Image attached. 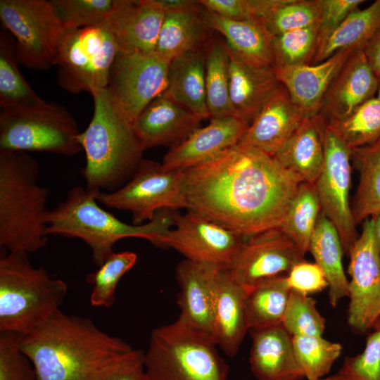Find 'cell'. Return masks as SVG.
Listing matches in <instances>:
<instances>
[{
    "instance_id": "obj_1",
    "label": "cell",
    "mask_w": 380,
    "mask_h": 380,
    "mask_svg": "<svg viewBox=\"0 0 380 380\" xmlns=\"http://www.w3.org/2000/svg\"><path fill=\"white\" fill-rule=\"evenodd\" d=\"M300 183L273 157L238 144L184 170L187 210L242 236L279 227Z\"/></svg>"
},
{
    "instance_id": "obj_2",
    "label": "cell",
    "mask_w": 380,
    "mask_h": 380,
    "mask_svg": "<svg viewBox=\"0 0 380 380\" xmlns=\"http://www.w3.org/2000/svg\"><path fill=\"white\" fill-rule=\"evenodd\" d=\"M36 380H101L120 369L133 349L89 318L58 311L34 332L20 336Z\"/></svg>"
},
{
    "instance_id": "obj_3",
    "label": "cell",
    "mask_w": 380,
    "mask_h": 380,
    "mask_svg": "<svg viewBox=\"0 0 380 380\" xmlns=\"http://www.w3.org/2000/svg\"><path fill=\"white\" fill-rule=\"evenodd\" d=\"M93 116L80 133V142L85 153L82 174L86 188L94 191H114L134 175L144 148L133 123L113 99L107 88L91 93Z\"/></svg>"
},
{
    "instance_id": "obj_4",
    "label": "cell",
    "mask_w": 380,
    "mask_h": 380,
    "mask_svg": "<svg viewBox=\"0 0 380 380\" xmlns=\"http://www.w3.org/2000/svg\"><path fill=\"white\" fill-rule=\"evenodd\" d=\"M39 165L25 152L0 149V246L34 253L47 243L49 189L40 185Z\"/></svg>"
},
{
    "instance_id": "obj_5",
    "label": "cell",
    "mask_w": 380,
    "mask_h": 380,
    "mask_svg": "<svg viewBox=\"0 0 380 380\" xmlns=\"http://www.w3.org/2000/svg\"><path fill=\"white\" fill-rule=\"evenodd\" d=\"M97 192L80 186L71 189L63 201L49 210L46 228V236L82 240L97 266L114 253L118 241L135 237L154 245L159 235L174 226L176 210L170 209L158 211L153 220L142 224L124 222L98 205Z\"/></svg>"
},
{
    "instance_id": "obj_6",
    "label": "cell",
    "mask_w": 380,
    "mask_h": 380,
    "mask_svg": "<svg viewBox=\"0 0 380 380\" xmlns=\"http://www.w3.org/2000/svg\"><path fill=\"white\" fill-rule=\"evenodd\" d=\"M67 292V284L33 266L27 252L6 251L0 258V333L34 332L60 310Z\"/></svg>"
},
{
    "instance_id": "obj_7",
    "label": "cell",
    "mask_w": 380,
    "mask_h": 380,
    "mask_svg": "<svg viewBox=\"0 0 380 380\" xmlns=\"http://www.w3.org/2000/svg\"><path fill=\"white\" fill-rule=\"evenodd\" d=\"M208 334L180 319L155 329L144 353L149 380H227L229 367Z\"/></svg>"
},
{
    "instance_id": "obj_8",
    "label": "cell",
    "mask_w": 380,
    "mask_h": 380,
    "mask_svg": "<svg viewBox=\"0 0 380 380\" xmlns=\"http://www.w3.org/2000/svg\"><path fill=\"white\" fill-rule=\"evenodd\" d=\"M80 133L72 115L53 103L0 113V149L70 156L82 150Z\"/></svg>"
},
{
    "instance_id": "obj_9",
    "label": "cell",
    "mask_w": 380,
    "mask_h": 380,
    "mask_svg": "<svg viewBox=\"0 0 380 380\" xmlns=\"http://www.w3.org/2000/svg\"><path fill=\"white\" fill-rule=\"evenodd\" d=\"M118 52L106 23L66 30L55 64L58 84L72 94L106 88Z\"/></svg>"
},
{
    "instance_id": "obj_10",
    "label": "cell",
    "mask_w": 380,
    "mask_h": 380,
    "mask_svg": "<svg viewBox=\"0 0 380 380\" xmlns=\"http://www.w3.org/2000/svg\"><path fill=\"white\" fill-rule=\"evenodd\" d=\"M0 18L15 40L19 63L37 70L55 65L65 30L50 1L1 0Z\"/></svg>"
},
{
    "instance_id": "obj_11",
    "label": "cell",
    "mask_w": 380,
    "mask_h": 380,
    "mask_svg": "<svg viewBox=\"0 0 380 380\" xmlns=\"http://www.w3.org/2000/svg\"><path fill=\"white\" fill-rule=\"evenodd\" d=\"M184 170H169L161 163L143 159L133 177L120 189L99 191L98 202L132 214V224L151 221L163 209L186 208L182 190Z\"/></svg>"
},
{
    "instance_id": "obj_12",
    "label": "cell",
    "mask_w": 380,
    "mask_h": 380,
    "mask_svg": "<svg viewBox=\"0 0 380 380\" xmlns=\"http://www.w3.org/2000/svg\"><path fill=\"white\" fill-rule=\"evenodd\" d=\"M348 256L347 321L354 332L365 334L380 323V248L372 217L363 222L361 234Z\"/></svg>"
},
{
    "instance_id": "obj_13",
    "label": "cell",
    "mask_w": 380,
    "mask_h": 380,
    "mask_svg": "<svg viewBox=\"0 0 380 380\" xmlns=\"http://www.w3.org/2000/svg\"><path fill=\"white\" fill-rule=\"evenodd\" d=\"M170 63L155 52H118L106 88L132 123L166 91Z\"/></svg>"
},
{
    "instance_id": "obj_14",
    "label": "cell",
    "mask_w": 380,
    "mask_h": 380,
    "mask_svg": "<svg viewBox=\"0 0 380 380\" xmlns=\"http://www.w3.org/2000/svg\"><path fill=\"white\" fill-rule=\"evenodd\" d=\"M351 148L327 125L322 170L313 184L322 212L336 227L343 252L348 255L357 236L349 201L351 185Z\"/></svg>"
},
{
    "instance_id": "obj_15",
    "label": "cell",
    "mask_w": 380,
    "mask_h": 380,
    "mask_svg": "<svg viewBox=\"0 0 380 380\" xmlns=\"http://www.w3.org/2000/svg\"><path fill=\"white\" fill-rule=\"evenodd\" d=\"M245 236L188 210L175 213L174 226L159 235L155 246L170 248L192 261L226 270Z\"/></svg>"
},
{
    "instance_id": "obj_16",
    "label": "cell",
    "mask_w": 380,
    "mask_h": 380,
    "mask_svg": "<svg viewBox=\"0 0 380 380\" xmlns=\"http://www.w3.org/2000/svg\"><path fill=\"white\" fill-rule=\"evenodd\" d=\"M304 257L286 234L274 227L245 236L226 270L248 291L264 280L286 275Z\"/></svg>"
},
{
    "instance_id": "obj_17",
    "label": "cell",
    "mask_w": 380,
    "mask_h": 380,
    "mask_svg": "<svg viewBox=\"0 0 380 380\" xmlns=\"http://www.w3.org/2000/svg\"><path fill=\"white\" fill-rule=\"evenodd\" d=\"M165 13L158 0H114L105 23L119 51L152 53Z\"/></svg>"
},
{
    "instance_id": "obj_18",
    "label": "cell",
    "mask_w": 380,
    "mask_h": 380,
    "mask_svg": "<svg viewBox=\"0 0 380 380\" xmlns=\"http://www.w3.org/2000/svg\"><path fill=\"white\" fill-rule=\"evenodd\" d=\"M249 125L236 116L211 118L208 125L199 127L171 148L161 164L169 170H186L204 164L238 144Z\"/></svg>"
},
{
    "instance_id": "obj_19",
    "label": "cell",
    "mask_w": 380,
    "mask_h": 380,
    "mask_svg": "<svg viewBox=\"0 0 380 380\" xmlns=\"http://www.w3.org/2000/svg\"><path fill=\"white\" fill-rule=\"evenodd\" d=\"M305 118L280 84L254 117L239 144L274 157Z\"/></svg>"
},
{
    "instance_id": "obj_20",
    "label": "cell",
    "mask_w": 380,
    "mask_h": 380,
    "mask_svg": "<svg viewBox=\"0 0 380 380\" xmlns=\"http://www.w3.org/2000/svg\"><path fill=\"white\" fill-rule=\"evenodd\" d=\"M379 77L362 49L354 51L330 84L319 114L330 123L341 120L374 97Z\"/></svg>"
},
{
    "instance_id": "obj_21",
    "label": "cell",
    "mask_w": 380,
    "mask_h": 380,
    "mask_svg": "<svg viewBox=\"0 0 380 380\" xmlns=\"http://www.w3.org/2000/svg\"><path fill=\"white\" fill-rule=\"evenodd\" d=\"M220 270L187 259L180 262L175 270L180 287L177 304L181 312L178 318L210 336Z\"/></svg>"
},
{
    "instance_id": "obj_22",
    "label": "cell",
    "mask_w": 380,
    "mask_h": 380,
    "mask_svg": "<svg viewBox=\"0 0 380 380\" xmlns=\"http://www.w3.org/2000/svg\"><path fill=\"white\" fill-rule=\"evenodd\" d=\"M201 120L165 91L143 110L133 127L144 150L159 146L172 148L198 128Z\"/></svg>"
},
{
    "instance_id": "obj_23",
    "label": "cell",
    "mask_w": 380,
    "mask_h": 380,
    "mask_svg": "<svg viewBox=\"0 0 380 380\" xmlns=\"http://www.w3.org/2000/svg\"><path fill=\"white\" fill-rule=\"evenodd\" d=\"M355 51H338L317 64L274 68L279 82L286 88L292 102L305 118L319 114L330 84Z\"/></svg>"
},
{
    "instance_id": "obj_24",
    "label": "cell",
    "mask_w": 380,
    "mask_h": 380,
    "mask_svg": "<svg viewBox=\"0 0 380 380\" xmlns=\"http://www.w3.org/2000/svg\"><path fill=\"white\" fill-rule=\"evenodd\" d=\"M250 367L258 380H303L305 374L293 352L292 336L282 324L249 330Z\"/></svg>"
},
{
    "instance_id": "obj_25",
    "label": "cell",
    "mask_w": 380,
    "mask_h": 380,
    "mask_svg": "<svg viewBox=\"0 0 380 380\" xmlns=\"http://www.w3.org/2000/svg\"><path fill=\"white\" fill-rule=\"evenodd\" d=\"M246 293L247 291L233 280L226 270L219 271L211 336L229 357L236 355L248 331Z\"/></svg>"
},
{
    "instance_id": "obj_26",
    "label": "cell",
    "mask_w": 380,
    "mask_h": 380,
    "mask_svg": "<svg viewBox=\"0 0 380 380\" xmlns=\"http://www.w3.org/2000/svg\"><path fill=\"white\" fill-rule=\"evenodd\" d=\"M327 125L320 114L305 118L274 156L299 183L314 184L322 170Z\"/></svg>"
},
{
    "instance_id": "obj_27",
    "label": "cell",
    "mask_w": 380,
    "mask_h": 380,
    "mask_svg": "<svg viewBox=\"0 0 380 380\" xmlns=\"http://www.w3.org/2000/svg\"><path fill=\"white\" fill-rule=\"evenodd\" d=\"M201 13L205 24L222 34L227 47L241 59L254 65L274 66V36L263 20H231L203 7Z\"/></svg>"
},
{
    "instance_id": "obj_28",
    "label": "cell",
    "mask_w": 380,
    "mask_h": 380,
    "mask_svg": "<svg viewBox=\"0 0 380 380\" xmlns=\"http://www.w3.org/2000/svg\"><path fill=\"white\" fill-rule=\"evenodd\" d=\"M227 49L229 57L231 101L236 115L250 124L281 83L274 66L247 63Z\"/></svg>"
},
{
    "instance_id": "obj_29",
    "label": "cell",
    "mask_w": 380,
    "mask_h": 380,
    "mask_svg": "<svg viewBox=\"0 0 380 380\" xmlns=\"http://www.w3.org/2000/svg\"><path fill=\"white\" fill-rule=\"evenodd\" d=\"M205 57L203 49L185 53L170 63L165 92L202 120L209 118L205 96Z\"/></svg>"
},
{
    "instance_id": "obj_30",
    "label": "cell",
    "mask_w": 380,
    "mask_h": 380,
    "mask_svg": "<svg viewBox=\"0 0 380 380\" xmlns=\"http://www.w3.org/2000/svg\"><path fill=\"white\" fill-rule=\"evenodd\" d=\"M201 8L165 12L155 53L170 62L204 48L212 30L203 20Z\"/></svg>"
},
{
    "instance_id": "obj_31",
    "label": "cell",
    "mask_w": 380,
    "mask_h": 380,
    "mask_svg": "<svg viewBox=\"0 0 380 380\" xmlns=\"http://www.w3.org/2000/svg\"><path fill=\"white\" fill-rule=\"evenodd\" d=\"M309 252L322 270L329 285V300L332 307L348 296V280L343 270V249L332 222L321 212L312 234Z\"/></svg>"
},
{
    "instance_id": "obj_32",
    "label": "cell",
    "mask_w": 380,
    "mask_h": 380,
    "mask_svg": "<svg viewBox=\"0 0 380 380\" xmlns=\"http://www.w3.org/2000/svg\"><path fill=\"white\" fill-rule=\"evenodd\" d=\"M351 161L359 172V184L351 206L356 224L380 213V138L351 149Z\"/></svg>"
},
{
    "instance_id": "obj_33",
    "label": "cell",
    "mask_w": 380,
    "mask_h": 380,
    "mask_svg": "<svg viewBox=\"0 0 380 380\" xmlns=\"http://www.w3.org/2000/svg\"><path fill=\"white\" fill-rule=\"evenodd\" d=\"M291 291L286 275L267 279L247 291L248 331L282 324Z\"/></svg>"
},
{
    "instance_id": "obj_34",
    "label": "cell",
    "mask_w": 380,
    "mask_h": 380,
    "mask_svg": "<svg viewBox=\"0 0 380 380\" xmlns=\"http://www.w3.org/2000/svg\"><path fill=\"white\" fill-rule=\"evenodd\" d=\"M380 27V0L351 12L316 53L311 64L321 63L338 51L362 49Z\"/></svg>"
},
{
    "instance_id": "obj_35",
    "label": "cell",
    "mask_w": 380,
    "mask_h": 380,
    "mask_svg": "<svg viewBox=\"0 0 380 380\" xmlns=\"http://www.w3.org/2000/svg\"><path fill=\"white\" fill-rule=\"evenodd\" d=\"M14 37L0 33V106L2 109L37 107L46 102L33 91L20 73Z\"/></svg>"
},
{
    "instance_id": "obj_36",
    "label": "cell",
    "mask_w": 380,
    "mask_h": 380,
    "mask_svg": "<svg viewBox=\"0 0 380 380\" xmlns=\"http://www.w3.org/2000/svg\"><path fill=\"white\" fill-rule=\"evenodd\" d=\"M322 212L313 184L300 183L279 228L295 243L305 256L319 216Z\"/></svg>"
},
{
    "instance_id": "obj_37",
    "label": "cell",
    "mask_w": 380,
    "mask_h": 380,
    "mask_svg": "<svg viewBox=\"0 0 380 380\" xmlns=\"http://www.w3.org/2000/svg\"><path fill=\"white\" fill-rule=\"evenodd\" d=\"M205 81L210 119L237 117L230 98L229 57L225 43L216 42L208 49Z\"/></svg>"
},
{
    "instance_id": "obj_38",
    "label": "cell",
    "mask_w": 380,
    "mask_h": 380,
    "mask_svg": "<svg viewBox=\"0 0 380 380\" xmlns=\"http://www.w3.org/2000/svg\"><path fill=\"white\" fill-rule=\"evenodd\" d=\"M327 124L351 149L370 145L380 138V103L374 97L346 117Z\"/></svg>"
},
{
    "instance_id": "obj_39",
    "label": "cell",
    "mask_w": 380,
    "mask_h": 380,
    "mask_svg": "<svg viewBox=\"0 0 380 380\" xmlns=\"http://www.w3.org/2000/svg\"><path fill=\"white\" fill-rule=\"evenodd\" d=\"M296 361L308 380L324 377L339 357L342 346L322 336H293Z\"/></svg>"
},
{
    "instance_id": "obj_40",
    "label": "cell",
    "mask_w": 380,
    "mask_h": 380,
    "mask_svg": "<svg viewBox=\"0 0 380 380\" xmlns=\"http://www.w3.org/2000/svg\"><path fill=\"white\" fill-rule=\"evenodd\" d=\"M137 260V256L133 252H114L96 271L87 275V282L92 286L90 295L92 306L108 308L114 304L119 281L134 267Z\"/></svg>"
},
{
    "instance_id": "obj_41",
    "label": "cell",
    "mask_w": 380,
    "mask_h": 380,
    "mask_svg": "<svg viewBox=\"0 0 380 380\" xmlns=\"http://www.w3.org/2000/svg\"><path fill=\"white\" fill-rule=\"evenodd\" d=\"M318 48V25L273 37L274 68L311 64Z\"/></svg>"
},
{
    "instance_id": "obj_42",
    "label": "cell",
    "mask_w": 380,
    "mask_h": 380,
    "mask_svg": "<svg viewBox=\"0 0 380 380\" xmlns=\"http://www.w3.org/2000/svg\"><path fill=\"white\" fill-rule=\"evenodd\" d=\"M322 0H286L263 21L273 36L317 25Z\"/></svg>"
},
{
    "instance_id": "obj_43",
    "label": "cell",
    "mask_w": 380,
    "mask_h": 380,
    "mask_svg": "<svg viewBox=\"0 0 380 380\" xmlns=\"http://www.w3.org/2000/svg\"><path fill=\"white\" fill-rule=\"evenodd\" d=\"M285 329L293 336H322L326 319L309 295L291 289L282 320Z\"/></svg>"
},
{
    "instance_id": "obj_44",
    "label": "cell",
    "mask_w": 380,
    "mask_h": 380,
    "mask_svg": "<svg viewBox=\"0 0 380 380\" xmlns=\"http://www.w3.org/2000/svg\"><path fill=\"white\" fill-rule=\"evenodd\" d=\"M114 0H51L65 30L105 23Z\"/></svg>"
},
{
    "instance_id": "obj_45",
    "label": "cell",
    "mask_w": 380,
    "mask_h": 380,
    "mask_svg": "<svg viewBox=\"0 0 380 380\" xmlns=\"http://www.w3.org/2000/svg\"><path fill=\"white\" fill-rule=\"evenodd\" d=\"M336 374L339 380H380V323L367 337L363 351L346 357Z\"/></svg>"
},
{
    "instance_id": "obj_46",
    "label": "cell",
    "mask_w": 380,
    "mask_h": 380,
    "mask_svg": "<svg viewBox=\"0 0 380 380\" xmlns=\"http://www.w3.org/2000/svg\"><path fill=\"white\" fill-rule=\"evenodd\" d=\"M20 335L0 333V380H36L34 367L21 350Z\"/></svg>"
},
{
    "instance_id": "obj_47",
    "label": "cell",
    "mask_w": 380,
    "mask_h": 380,
    "mask_svg": "<svg viewBox=\"0 0 380 380\" xmlns=\"http://www.w3.org/2000/svg\"><path fill=\"white\" fill-rule=\"evenodd\" d=\"M286 0H201L204 8L226 18L246 20H264L273 10Z\"/></svg>"
},
{
    "instance_id": "obj_48",
    "label": "cell",
    "mask_w": 380,
    "mask_h": 380,
    "mask_svg": "<svg viewBox=\"0 0 380 380\" xmlns=\"http://www.w3.org/2000/svg\"><path fill=\"white\" fill-rule=\"evenodd\" d=\"M363 2L365 1L362 0H322L317 53L347 16Z\"/></svg>"
},
{
    "instance_id": "obj_49",
    "label": "cell",
    "mask_w": 380,
    "mask_h": 380,
    "mask_svg": "<svg viewBox=\"0 0 380 380\" xmlns=\"http://www.w3.org/2000/svg\"><path fill=\"white\" fill-rule=\"evenodd\" d=\"M291 289L309 295L328 287L322 270L315 262L303 260L296 265L286 274Z\"/></svg>"
},
{
    "instance_id": "obj_50",
    "label": "cell",
    "mask_w": 380,
    "mask_h": 380,
    "mask_svg": "<svg viewBox=\"0 0 380 380\" xmlns=\"http://www.w3.org/2000/svg\"><path fill=\"white\" fill-rule=\"evenodd\" d=\"M101 380H149L144 366V352L134 350L120 369Z\"/></svg>"
},
{
    "instance_id": "obj_51",
    "label": "cell",
    "mask_w": 380,
    "mask_h": 380,
    "mask_svg": "<svg viewBox=\"0 0 380 380\" xmlns=\"http://www.w3.org/2000/svg\"><path fill=\"white\" fill-rule=\"evenodd\" d=\"M371 68L380 76V27L362 49Z\"/></svg>"
},
{
    "instance_id": "obj_52",
    "label": "cell",
    "mask_w": 380,
    "mask_h": 380,
    "mask_svg": "<svg viewBox=\"0 0 380 380\" xmlns=\"http://www.w3.org/2000/svg\"><path fill=\"white\" fill-rule=\"evenodd\" d=\"M374 222V234L380 248V213L371 217Z\"/></svg>"
},
{
    "instance_id": "obj_53",
    "label": "cell",
    "mask_w": 380,
    "mask_h": 380,
    "mask_svg": "<svg viewBox=\"0 0 380 380\" xmlns=\"http://www.w3.org/2000/svg\"><path fill=\"white\" fill-rule=\"evenodd\" d=\"M316 380H339V379H338V376L337 374H336L331 375L330 376L323 377V378H320V379H316Z\"/></svg>"
},
{
    "instance_id": "obj_54",
    "label": "cell",
    "mask_w": 380,
    "mask_h": 380,
    "mask_svg": "<svg viewBox=\"0 0 380 380\" xmlns=\"http://www.w3.org/2000/svg\"><path fill=\"white\" fill-rule=\"evenodd\" d=\"M376 94H377V96L376 98L380 103V76L379 77V85H378V89L376 91Z\"/></svg>"
}]
</instances>
